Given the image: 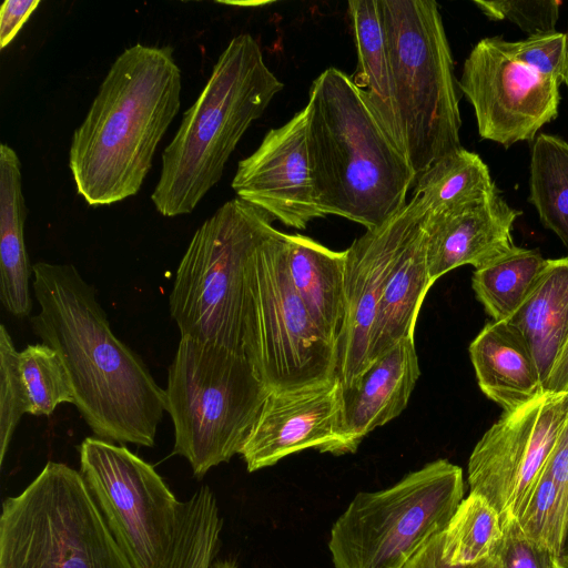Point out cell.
Listing matches in <instances>:
<instances>
[{
  "mask_svg": "<svg viewBox=\"0 0 568 568\" xmlns=\"http://www.w3.org/2000/svg\"><path fill=\"white\" fill-rule=\"evenodd\" d=\"M32 273L40 306L32 329L60 355L85 423L99 438L152 447L165 390L113 334L94 287L74 265L38 262Z\"/></svg>",
  "mask_w": 568,
  "mask_h": 568,
  "instance_id": "6da1fadb",
  "label": "cell"
},
{
  "mask_svg": "<svg viewBox=\"0 0 568 568\" xmlns=\"http://www.w3.org/2000/svg\"><path fill=\"white\" fill-rule=\"evenodd\" d=\"M169 45L133 44L114 60L69 149L77 192L90 206L135 195L181 105Z\"/></svg>",
  "mask_w": 568,
  "mask_h": 568,
  "instance_id": "7a4b0ae2",
  "label": "cell"
},
{
  "mask_svg": "<svg viewBox=\"0 0 568 568\" xmlns=\"http://www.w3.org/2000/svg\"><path fill=\"white\" fill-rule=\"evenodd\" d=\"M306 142L318 207L374 230L406 205L416 174L363 91L334 67L312 83Z\"/></svg>",
  "mask_w": 568,
  "mask_h": 568,
  "instance_id": "3957f363",
  "label": "cell"
},
{
  "mask_svg": "<svg viewBox=\"0 0 568 568\" xmlns=\"http://www.w3.org/2000/svg\"><path fill=\"white\" fill-rule=\"evenodd\" d=\"M282 89L257 41L250 33L235 36L163 150L161 173L151 194L161 215L189 214L196 207L222 178L248 126Z\"/></svg>",
  "mask_w": 568,
  "mask_h": 568,
  "instance_id": "277c9868",
  "label": "cell"
},
{
  "mask_svg": "<svg viewBox=\"0 0 568 568\" xmlns=\"http://www.w3.org/2000/svg\"><path fill=\"white\" fill-rule=\"evenodd\" d=\"M403 150L416 176L459 148L454 61L438 3L377 0Z\"/></svg>",
  "mask_w": 568,
  "mask_h": 568,
  "instance_id": "5b68a950",
  "label": "cell"
},
{
  "mask_svg": "<svg viewBox=\"0 0 568 568\" xmlns=\"http://www.w3.org/2000/svg\"><path fill=\"white\" fill-rule=\"evenodd\" d=\"M164 390L173 453L197 478L240 454L270 392L245 355L189 336H181Z\"/></svg>",
  "mask_w": 568,
  "mask_h": 568,
  "instance_id": "8992f818",
  "label": "cell"
},
{
  "mask_svg": "<svg viewBox=\"0 0 568 568\" xmlns=\"http://www.w3.org/2000/svg\"><path fill=\"white\" fill-rule=\"evenodd\" d=\"M271 221L261 210L234 197L197 227L169 296L170 314L181 336L245 355L247 266L273 227Z\"/></svg>",
  "mask_w": 568,
  "mask_h": 568,
  "instance_id": "52a82bcc",
  "label": "cell"
},
{
  "mask_svg": "<svg viewBox=\"0 0 568 568\" xmlns=\"http://www.w3.org/2000/svg\"><path fill=\"white\" fill-rule=\"evenodd\" d=\"M0 568H132L80 471L48 462L2 504Z\"/></svg>",
  "mask_w": 568,
  "mask_h": 568,
  "instance_id": "ba28073f",
  "label": "cell"
},
{
  "mask_svg": "<svg viewBox=\"0 0 568 568\" xmlns=\"http://www.w3.org/2000/svg\"><path fill=\"white\" fill-rule=\"evenodd\" d=\"M463 469L436 459L386 488L357 493L332 526L334 568H403L464 499Z\"/></svg>",
  "mask_w": 568,
  "mask_h": 568,
  "instance_id": "9c48e42d",
  "label": "cell"
},
{
  "mask_svg": "<svg viewBox=\"0 0 568 568\" xmlns=\"http://www.w3.org/2000/svg\"><path fill=\"white\" fill-rule=\"evenodd\" d=\"M285 235L272 227L247 266L244 351L270 390L336 378V349L315 326L288 275Z\"/></svg>",
  "mask_w": 568,
  "mask_h": 568,
  "instance_id": "30bf717a",
  "label": "cell"
},
{
  "mask_svg": "<svg viewBox=\"0 0 568 568\" xmlns=\"http://www.w3.org/2000/svg\"><path fill=\"white\" fill-rule=\"evenodd\" d=\"M80 473L132 568H160L174 541L180 503L153 466L124 445L87 437Z\"/></svg>",
  "mask_w": 568,
  "mask_h": 568,
  "instance_id": "8fae6325",
  "label": "cell"
},
{
  "mask_svg": "<svg viewBox=\"0 0 568 568\" xmlns=\"http://www.w3.org/2000/svg\"><path fill=\"white\" fill-rule=\"evenodd\" d=\"M568 413V393H542L503 413L475 445L467 466L469 493L516 519L540 477Z\"/></svg>",
  "mask_w": 568,
  "mask_h": 568,
  "instance_id": "7c38bea8",
  "label": "cell"
},
{
  "mask_svg": "<svg viewBox=\"0 0 568 568\" xmlns=\"http://www.w3.org/2000/svg\"><path fill=\"white\" fill-rule=\"evenodd\" d=\"M559 87L518 61L501 37L475 44L458 81L474 108L480 138L505 148L535 140L557 118Z\"/></svg>",
  "mask_w": 568,
  "mask_h": 568,
  "instance_id": "4fadbf2b",
  "label": "cell"
},
{
  "mask_svg": "<svg viewBox=\"0 0 568 568\" xmlns=\"http://www.w3.org/2000/svg\"><path fill=\"white\" fill-rule=\"evenodd\" d=\"M428 209L419 194L374 230L357 237L346 252V320L337 347L335 377L341 388L352 387L368 366L377 307L393 265Z\"/></svg>",
  "mask_w": 568,
  "mask_h": 568,
  "instance_id": "5bb4252c",
  "label": "cell"
},
{
  "mask_svg": "<svg viewBox=\"0 0 568 568\" xmlns=\"http://www.w3.org/2000/svg\"><path fill=\"white\" fill-rule=\"evenodd\" d=\"M306 129L304 108L265 134L258 148L239 162L232 181L239 199L297 230L325 216L312 181Z\"/></svg>",
  "mask_w": 568,
  "mask_h": 568,
  "instance_id": "9a60e30c",
  "label": "cell"
},
{
  "mask_svg": "<svg viewBox=\"0 0 568 568\" xmlns=\"http://www.w3.org/2000/svg\"><path fill=\"white\" fill-rule=\"evenodd\" d=\"M341 387L336 378L272 389L240 455L250 473L305 449L335 453L339 440Z\"/></svg>",
  "mask_w": 568,
  "mask_h": 568,
  "instance_id": "2e32d148",
  "label": "cell"
},
{
  "mask_svg": "<svg viewBox=\"0 0 568 568\" xmlns=\"http://www.w3.org/2000/svg\"><path fill=\"white\" fill-rule=\"evenodd\" d=\"M521 214L497 186L486 195L426 220L427 265L430 281L462 265L475 268L515 246L511 230Z\"/></svg>",
  "mask_w": 568,
  "mask_h": 568,
  "instance_id": "e0dca14e",
  "label": "cell"
},
{
  "mask_svg": "<svg viewBox=\"0 0 568 568\" xmlns=\"http://www.w3.org/2000/svg\"><path fill=\"white\" fill-rule=\"evenodd\" d=\"M419 375L410 336L371 362L352 387L341 388L339 440L334 455L356 452L368 433L397 417L406 408Z\"/></svg>",
  "mask_w": 568,
  "mask_h": 568,
  "instance_id": "ac0fdd59",
  "label": "cell"
},
{
  "mask_svg": "<svg viewBox=\"0 0 568 568\" xmlns=\"http://www.w3.org/2000/svg\"><path fill=\"white\" fill-rule=\"evenodd\" d=\"M481 392L503 413L516 410L544 393L532 354L508 322H488L469 345Z\"/></svg>",
  "mask_w": 568,
  "mask_h": 568,
  "instance_id": "d6986e66",
  "label": "cell"
},
{
  "mask_svg": "<svg viewBox=\"0 0 568 568\" xmlns=\"http://www.w3.org/2000/svg\"><path fill=\"white\" fill-rule=\"evenodd\" d=\"M285 241L291 281L315 326L337 353L346 320V252L302 234H286Z\"/></svg>",
  "mask_w": 568,
  "mask_h": 568,
  "instance_id": "ffe728a7",
  "label": "cell"
},
{
  "mask_svg": "<svg viewBox=\"0 0 568 568\" xmlns=\"http://www.w3.org/2000/svg\"><path fill=\"white\" fill-rule=\"evenodd\" d=\"M426 216L402 247L378 303L368 365L399 339L414 336L425 295L433 285L427 265Z\"/></svg>",
  "mask_w": 568,
  "mask_h": 568,
  "instance_id": "44dd1931",
  "label": "cell"
},
{
  "mask_svg": "<svg viewBox=\"0 0 568 568\" xmlns=\"http://www.w3.org/2000/svg\"><path fill=\"white\" fill-rule=\"evenodd\" d=\"M21 163L7 143L0 145V298L16 317L32 310L29 281L32 272L26 244L27 206L22 193Z\"/></svg>",
  "mask_w": 568,
  "mask_h": 568,
  "instance_id": "7402d4cb",
  "label": "cell"
},
{
  "mask_svg": "<svg viewBox=\"0 0 568 568\" xmlns=\"http://www.w3.org/2000/svg\"><path fill=\"white\" fill-rule=\"evenodd\" d=\"M507 322L525 338L544 388L568 338V256L547 260L535 286Z\"/></svg>",
  "mask_w": 568,
  "mask_h": 568,
  "instance_id": "603a6c76",
  "label": "cell"
},
{
  "mask_svg": "<svg viewBox=\"0 0 568 568\" xmlns=\"http://www.w3.org/2000/svg\"><path fill=\"white\" fill-rule=\"evenodd\" d=\"M347 7L357 53V67L351 79L363 91L386 134L404 153L377 0H351Z\"/></svg>",
  "mask_w": 568,
  "mask_h": 568,
  "instance_id": "cb8c5ba5",
  "label": "cell"
},
{
  "mask_svg": "<svg viewBox=\"0 0 568 568\" xmlns=\"http://www.w3.org/2000/svg\"><path fill=\"white\" fill-rule=\"evenodd\" d=\"M547 260L537 250L514 246L475 268L471 286L476 298L496 322H507L528 296Z\"/></svg>",
  "mask_w": 568,
  "mask_h": 568,
  "instance_id": "d4e9b609",
  "label": "cell"
},
{
  "mask_svg": "<svg viewBox=\"0 0 568 568\" xmlns=\"http://www.w3.org/2000/svg\"><path fill=\"white\" fill-rule=\"evenodd\" d=\"M495 187L480 156L462 146L418 174L414 193L424 200L428 215H437L479 199Z\"/></svg>",
  "mask_w": 568,
  "mask_h": 568,
  "instance_id": "484cf974",
  "label": "cell"
},
{
  "mask_svg": "<svg viewBox=\"0 0 568 568\" xmlns=\"http://www.w3.org/2000/svg\"><path fill=\"white\" fill-rule=\"evenodd\" d=\"M529 202L542 225L552 231L568 251V142L538 134L531 148Z\"/></svg>",
  "mask_w": 568,
  "mask_h": 568,
  "instance_id": "4316f807",
  "label": "cell"
},
{
  "mask_svg": "<svg viewBox=\"0 0 568 568\" xmlns=\"http://www.w3.org/2000/svg\"><path fill=\"white\" fill-rule=\"evenodd\" d=\"M222 526L213 491L201 486L180 503L174 541L160 568H210L217 554Z\"/></svg>",
  "mask_w": 568,
  "mask_h": 568,
  "instance_id": "83f0119b",
  "label": "cell"
},
{
  "mask_svg": "<svg viewBox=\"0 0 568 568\" xmlns=\"http://www.w3.org/2000/svg\"><path fill=\"white\" fill-rule=\"evenodd\" d=\"M503 536L497 510L481 495L469 493L444 530L443 558L454 566L481 561L497 554Z\"/></svg>",
  "mask_w": 568,
  "mask_h": 568,
  "instance_id": "f1b7e54d",
  "label": "cell"
},
{
  "mask_svg": "<svg viewBox=\"0 0 568 568\" xmlns=\"http://www.w3.org/2000/svg\"><path fill=\"white\" fill-rule=\"evenodd\" d=\"M19 372L28 398V414L49 416L62 403L74 404V392L67 368L49 345H28L18 357Z\"/></svg>",
  "mask_w": 568,
  "mask_h": 568,
  "instance_id": "f546056e",
  "label": "cell"
},
{
  "mask_svg": "<svg viewBox=\"0 0 568 568\" xmlns=\"http://www.w3.org/2000/svg\"><path fill=\"white\" fill-rule=\"evenodd\" d=\"M516 520L530 539L554 555H560L565 550L568 511L561 501L557 486L545 470Z\"/></svg>",
  "mask_w": 568,
  "mask_h": 568,
  "instance_id": "4dcf8cb0",
  "label": "cell"
},
{
  "mask_svg": "<svg viewBox=\"0 0 568 568\" xmlns=\"http://www.w3.org/2000/svg\"><path fill=\"white\" fill-rule=\"evenodd\" d=\"M19 352L7 327L0 326V464H3L12 435L29 405L21 381Z\"/></svg>",
  "mask_w": 568,
  "mask_h": 568,
  "instance_id": "1f68e13d",
  "label": "cell"
},
{
  "mask_svg": "<svg viewBox=\"0 0 568 568\" xmlns=\"http://www.w3.org/2000/svg\"><path fill=\"white\" fill-rule=\"evenodd\" d=\"M514 57L539 75L568 85V41L564 32L528 36L510 42Z\"/></svg>",
  "mask_w": 568,
  "mask_h": 568,
  "instance_id": "d6a6232c",
  "label": "cell"
},
{
  "mask_svg": "<svg viewBox=\"0 0 568 568\" xmlns=\"http://www.w3.org/2000/svg\"><path fill=\"white\" fill-rule=\"evenodd\" d=\"M474 4L490 20H508L528 36L554 32L559 19L555 0H474Z\"/></svg>",
  "mask_w": 568,
  "mask_h": 568,
  "instance_id": "836d02e7",
  "label": "cell"
},
{
  "mask_svg": "<svg viewBox=\"0 0 568 568\" xmlns=\"http://www.w3.org/2000/svg\"><path fill=\"white\" fill-rule=\"evenodd\" d=\"M504 536L497 555L501 568H554V554L530 539L516 519L503 526Z\"/></svg>",
  "mask_w": 568,
  "mask_h": 568,
  "instance_id": "e575fe53",
  "label": "cell"
},
{
  "mask_svg": "<svg viewBox=\"0 0 568 568\" xmlns=\"http://www.w3.org/2000/svg\"><path fill=\"white\" fill-rule=\"evenodd\" d=\"M444 530L430 536L403 568H501L500 558L497 554L470 565H449L442 555Z\"/></svg>",
  "mask_w": 568,
  "mask_h": 568,
  "instance_id": "d590c367",
  "label": "cell"
},
{
  "mask_svg": "<svg viewBox=\"0 0 568 568\" xmlns=\"http://www.w3.org/2000/svg\"><path fill=\"white\" fill-rule=\"evenodd\" d=\"M544 470L557 486L568 511V413Z\"/></svg>",
  "mask_w": 568,
  "mask_h": 568,
  "instance_id": "8d00e7d4",
  "label": "cell"
},
{
  "mask_svg": "<svg viewBox=\"0 0 568 568\" xmlns=\"http://www.w3.org/2000/svg\"><path fill=\"white\" fill-rule=\"evenodd\" d=\"M39 0H6L0 9V48H6L18 34Z\"/></svg>",
  "mask_w": 568,
  "mask_h": 568,
  "instance_id": "74e56055",
  "label": "cell"
},
{
  "mask_svg": "<svg viewBox=\"0 0 568 568\" xmlns=\"http://www.w3.org/2000/svg\"><path fill=\"white\" fill-rule=\"evenodd\" d=\"M544 392L568 393V338L544 385Z\"/></svg>",
  "mask_w": 568,
  "mask_h": 568,
  "instance_id": "f35d334b",
  "label": "cell"
},
{
  "mask_svg": "<svg viewBox=\"0 0 568 568\" xmlns=\"http://www.w3.org/2000/svg\"><path fill=\"white\" fill-rule=\"evenodd\" d=\"M210 568H237V564L236 560L232 558L215 559Z\"/></svg>",
  "mask_w": 568,
  "mask_h": 568,
  "instance_id": "ab89813d",
  "label": "cell"
},
{
  "mask_svg": "<svg viewBox=\"0 0 568 568\" xmlns=\"http://www.w3.org/2000/svg\"><path fill=\"white\" fill-rule=\"evenodd\" d=\"M554 568H568V550L554 556Z\"/></svg>",
  "mask_w": 568,
  "mask_h": 568,
  "instance_id": "60d3db41",
  "label": "cell"
},
{
  "mask_svg": "<svg viewBox=\"0 0 568 568\" xmlns=\"http://www.w3.org/2000/svg\"><path fill=\"white\" fill-rule=\"evenodd\" d=\"M568 550V535H567V540H566V546H565V550L564 551H567Z\"/></svg>",
  "mask_w": 568,
  "mask_h": 568,
  "instance_id": "b9f144b4",
  "label": "cell"
},
{
  "mask_svg": "<svg viewBox=\"0 0 568 568\" xmlns=\"http://www.w3.org/2000/svg\"><path fill=\"white\" fill-rule=\"evenodd\" d=\"M566 36H567V41H568V30H567V32H566Z\"/></svg>",
  "mask_w": 568,
  "mask_h": 568,
  "instance_id": "7bdbcfd3",
  "label": "cell"
}]
</instances>
